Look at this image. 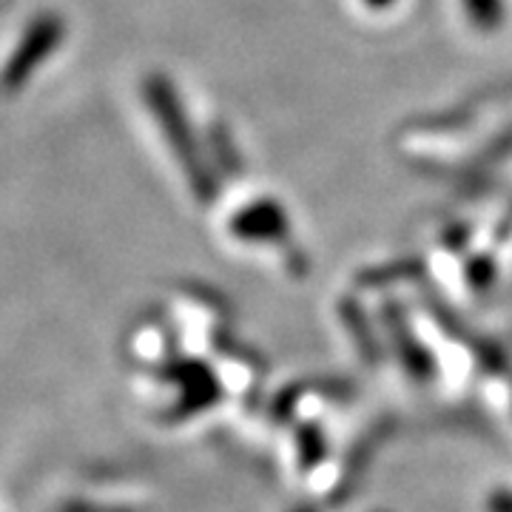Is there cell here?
Returning <instances> with one entry per match:
<instances>
[{"mask_svg": "<svg viewBox=\"0 0 512 512\" xmlns=\"http://www.w3.org/2000/svg\"><path fill=\"white\" fill-rule=\"evenodd\" d=\"M60 32H63V26H60V20L55 18H40L29 29V35L23 37V43H20L18 55L12 57V63L6 66V72H3V86L6 89H18L26 83V77L32 74L35 66H40V60L43 55H49L52 49H55V43L60 40Z\"/></svg>", "mask_w": 512, "mask_h": 512, "instance_id": "6da1fadb", "label": "cell"}]
</instances>
